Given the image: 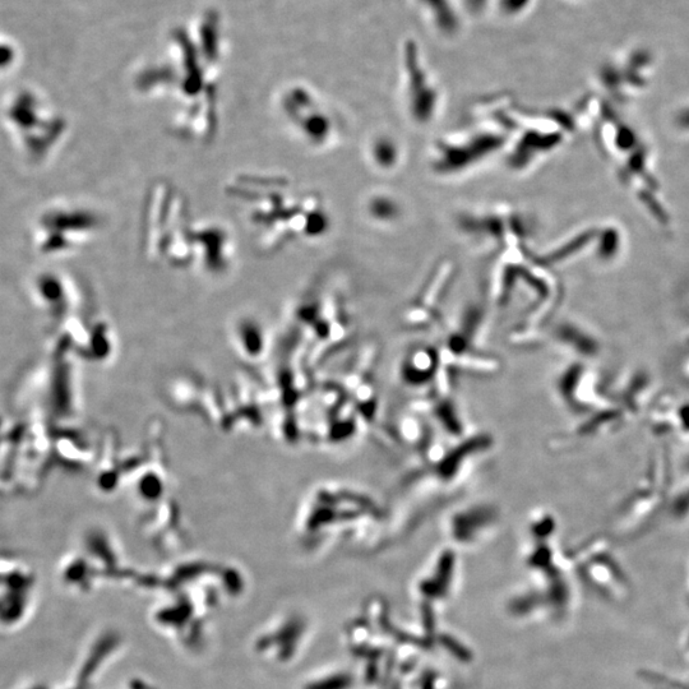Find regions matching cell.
Here are the masks:
<instances>
[{
    "label": "cell",
    "mask_w": 689,
    "mask_h": 689,
    "mask_svg": "<svg viewBox=\"0 0 689 689\" xmlns=\"http://www.w3.org/2000/svg\"><path fill=\"white\" fill-rule=\"evenodd\" d=\"M225 194L254 247L262 253L314 242L331 229L330 212L322 197L300 188L284 174L244 171L229 179Z\"/></svg>",
    "instance_id": "6da1fadb"
},
{
    "label": "cell",
    "mask_w": 689,
    "mask_h": 689,
    "mask_svg": "<svg viewBox=\"0 0 689 689\" xmlns=\"http://www.w3.org/2000/svg\"><path fill=\"white\" fill-rule=\"evenodd\" d=\"M142 244L151 261L205 276H224L234 263L229 231L198 221L183 194L168 183L156 184L147 194Z\"/></svg>",
    "instance_id": "7a4b0ae2"
},
{
    "label": "cell",
    "mask_w": 689,
    "mask_h": 689,
    "mask_svg": "<svg viewBox=\"0 0 689 689\" xmlns=\"http://www.w3.org/2000/svg\"><path fill=\"white\" fill-rule=\"evenodd\" d=\"M511 129L496 127L476 128L465 133H453L433 147L432 166L439 174H460L487 160L507 145Z\"/></svg>",
    "instance_id": "3957f363"
},
{
    "label": "cell",
    "mask_w": 689,
    "mask_h": 689,
    "mask_svg": "<svg viewBox=\"0 0 689 689\" xmlns=\"http://www.w3.org/2000/svg\"><path fill=\"white\" fill-rule=\"evenodd\" d=\"M302 145L314 151L331 150L342 137L341 119L314 96H293L280 103V117Z\"/></svg>",
    "instance_id": "277c9868"
},
{
    "label": "cell",
    "mask_w": 689,
    "mask_h": 689,
    "mask_svg": "<svg viewBox=\"0 0 689 689\" xmlns=\"http://www.w3.org/2000/svg\"><path fill=\"white\" fill-rule=\"evenodd\" d=\"M525 212L507 205L474 208L459 217L461 233L471 242L482 245H510L515 249L526 248L527 223Z\"/></svg>",
    "instance_id": "5b68a950"
},
{
    "label": "cell",
    "mask_w": 689,
    "mask_h": 689,
    "mask_svg": "<svg viewBox=\"0 0 689 689\" xmlns=\"http://www.w3.org/2000/svg\"><path fill=\"white\" fill-rule=\"evenodd\" d=\"M408 64V80L405 87V106L411 122L416 126H429L436 122L441 106V96L434 83L419 66L416 55H413Z\"/></svg>",
    "instance_id": "8992f818"
},
{
    "label": "cell",
    "mask_w": 689,
    "mask_h": 689,
    "mask_svg": "<svg viewBox=\"0 0 689 689\" xmlns=\"http://www.w3.org/2000/svg\"><path fill=\"white\" fill-rule=\"evenodd\" d=\"M369 164L379 173H393L404 163V149L390 134H376L369 140L367 152Z\"/></svg>",
    "instance_id": "52a82bcc"
},
{
    "label": "cell",
    "mask_w": 689,
    "mask_h": 689,
    "mask_svg": "<svg viewBox=\"0 0 689 689\" xmlns=\"http://www.w3.org/2000/svg\"><path fill=\"white\" fill-rule=\"evenodd\" d=\"M365 212L373 223L383 226L396 224L404 214L397 198L385 192L372 193L365 203Z\"/></svg>",
    "instance_id": "ba28073f"
}]
</instances>
